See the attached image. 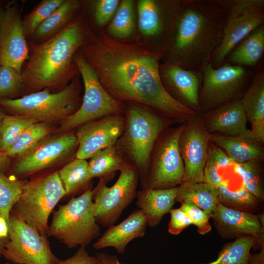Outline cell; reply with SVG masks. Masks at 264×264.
Segmentation results:
<instances>
[{
	"instance_id": "48",
	"label": "cell",
	"mask_w": 264,
	"mask_h": 264,
	"mask_svg": "<svg viewBox=\"0 0 264 264\" xmlns=\"http://www.w3.org/2000/svg\"><path fill=\"white\" fill-rule=\"evenodd\" d=\"M248 264H264V247L259 253L250 254Z\"/></svg>"
},
{
	"instance_id": "18",
	"label": "cell",
	"mask_w": 264,
	"mask_h": 264,
	"mask_svg": "<svg viewBox=\"0 0 264 264\" xmlns=\"http://www.w3.org/2000/svg\"><path fill=\"white\" fill-rule=\"evenodd\" d=\"M210 217L220 235L229 238L252 236L262 244L264 225L252 213L243 212L219 203ZM264 243V242H263Z\"/></svg>"
},
{
	"instance_id": "20",
	"label": "cell",
	"mask_w": 264,
	"mask_h": 264,
	"mask_svg": "<svg viewBox=\"0 0 264 264\" xmlns=\"http://www.w3.org/2000/svg\"><path fill=\"white\" fill-rule=\"evenodd\" d=\"M147 226L146 217L142 211L134 210L120 223L108 227L93 247L95 249L113 247L118 253L123 254L131 241L145 235Z\"/></svg>"
},
{
	"instance_id": "30",
	"label": "cell",
	"mask_w": 264,
	"mask_h": 264,
	"mask_svg": "<svg viewBox=\"0 0 264 264\" xmlns=\"http://www.w3.org/2000/svg\"><path fill=\"white\" fill-rule=\"evenodd\" d=\"M53 129L50 123L36 122L32 124L5 154L9 158L23 156L49 137Z\"/></svg>"
},
{
	"instance_id": "51",
	"label": "cell",
	"mask_w": 264,
	"mask_h": 264,
	"mask_svg": "<svg viewBox=\"0 0 264 264\" xmlns=\"http://www.w3.org/2000/svg\"><path fill=\"white\" fill-rule=\"evenodd\" d=\"M10 264L8 263H4V264Z\"/></svg>"
},
{
	"instance_id": "35",
	"label": "cell",
	"mask_w": 264,
	"mask_h": 264,
	"mask_svg": "<svg viewBox=\"0 0 264 264\" xmlns=\"http://www.w3.org/2000/svg\"><path fill=\"white\" fill-rule=\"evenodd\" d=\"M64 0H42L33 9L22 17V25L27 40H29L39 26Z\"/></svg>"
},
{
	"instance_id": "6",
	"label": "cell",
	"mask_w": 264,
	"mask_h": 264,
	"mask_svg": "<svg viewBox=\"0 0 264 264\" xmlns=\"http://www.w3.org/2000/svg\"><path fill=\"white\" fill-rule=\"evenodd\" d=\"M79 76L58 92L44 88L17 99H0V107L11 114L27 116L37 122L61 123L74 113L81 104Z\"/></svg>"
},
{
	"instance_id": "15",
	"label": "cell",
	"mask_w": 264,
	"mask_h": 264,
	"mask_svg": "<svg viewBox=\"0 0 264 264\" xmlns=\"http://www.w3.org/2000/svg\"><path fill=\"white\" fill-rule=\"evenodd\" d=\"M125 116L117 114L87 122L77 128L76 158H90L98 152L115 145L125 127Z\"/></svg>"
},
{
	"instance_id": "13",
	"label": "cell",
	"mask_w": 264,
	"mask_h": 264,
	"mask_svg": "<svg viewBox=\"0 0 264 264\" xmlns=\"http://www.w3.org/2000/svg\"><path fill=\"white\" fill-rule=\"evenodd\" d=\"M184 127L171 132L161 142L142 184L150 189H168L179 185L184 175V164L179 140Z\"/></svg>"
},
{
	"instance_id": "46",
	"label": "cell",
	"mask_w": 264,
	"mask_h": 264,
	"mask_svg": "<svg viewBox=\"0 0 264 264\" xmlns=\"http://www.w3.org/2000/svg\"><path fill=\"white\" fill-rule=\"evenodd\" d=\"M102 264H126L120 262L118 257L104 252H97L95 254Z\"/></svg>"
},
{
	"instance_id": "42",
	"label": "cell",
	"mask_w": 264,
	"mask_h": 264,
	"mask_svg": "<svg viewBox=\"0 0 264 264\" xmlns=\"http://www.w3.org/2000/svg\"><path fill=\"white\" fill-rule=\"evenodd\" d=\"M118 0H98L93 4V16L98 26H104L113 17L118 8Z\"/></svg>"
},
{
	"instance_id": "38",
	"label": "cell",
	"mask_w": 264,
	"mask_h": 264,
	"mask_svg": "<svg viewBox=\"0 0 264 264\" xmlns=\"http://www.w3.org/2000/svg\"><path fill=\"white\" fill-rule=\"evenodd\" d=\"M234 169L242 177L243 186L258 199L264 200L261 172L256 161L235 163Z\"/></svg>"
},
{
	"instance_id": "26",
	"label": "cell",
	"mask_w": 264,
	"mask_h": 264,
	"mask_svg": "<svg viewBox=\"0 0 264 264\" xmlns=\"http://www.w3.org/2000/svg\"><path fill=\"white\" fill-rule=\"evenodd\" d=\"M129 164L114 145L98 152L90 158L88 174L92 179L99 177L107 182L115 172L121 171Z\"/></svg>"
},
{
	"instance_id": "19",
	"label": "cell",
	"mask_w": 264,
	"mask_h": 264,
	"mask_svg": "<svg viewBox=\"0 0 264 264\" xmlns=\"http://www.w3.org/2000/svg\"><path fill=\"white\" fill-rule=\"evenodd\" d=\"M159 71L164 87L176 96L178 102L195 112L200 111L199 89L201 72L165 63L160 66Z\"/></svg>"
},
{
	"instance_id": "5",
	"label": "cell",
	"mask_w": 264,
	"mask_h": 264,
	"mask_svg": "<svg viewBox=\"0 0 264 264\" xmlns=\"http://www.w3.org/2000/svg\"><path fill=\"white\" fill-rule=\"evenodd\" d=\"M65 196L58 171L35 176L25 180L10 214L27 223L40 235L48 237L49 217Z\"/></svg>"
},
{
	"instance_id": "41",
	"label": "cell",
	"mask_w": 264,
	"mask_h": 264,
	"mask_svg": "<svg viewBox=\"0 0 264 264\" xmlns=\"http://www.w3.org/2000/svg\"><path fill=\"white\" fill-rule=\"evenodd\" d=\"M223 8L226 16L239 14L253 9H264V0H214Z\"/></svg>"
},
{
	"instance_id": "45",
	"label": "cell",
	"mask_w": 264,
	"mask_h": 264,
	"mask_svg": "<svg viewBox=\"0 0 264 264\" xmlns=\"http://www.w3.org/2000/svg\"><path fill=\"white\" fill-rule=\"evenodd\" d=\"M10 233V214L0 213V258L9 242Z\"/></svg>"
},
{
	"instance_id": "12",
	"label": "cell",
	"mask_w": 264,
	"mask_h": 264,
	"mask_svg": "<svg viewBox=\"0 0 264 264\" xmlns=\"http://www.w3.org/2000/svg\"><path fill=\"white\" fill-rule=\"evenodd\" d=\"M71 131L48 137L12 165L9 174L18 178L25 177L65 161L78 146L76 133Z\"/></svg>"
},
{
	"instance_id": "21",
	"label": "cell",
	"mask_w": 264,
	"mask_h": 264,
	"mask_svg": "<svg viewBox=\"0 0 264 264\" xmlns=\"http://www.w3.org/2000/svg\"><path fill=\"white\" fill-rule=\"evenodd\" d=\"M206 130L233 137L245 132L247 118L241 99L227 102L214 110L206 119Z\"/></svg>"
},
{
	"instance_id": "25",
	"label": "cell",
	"mask_w": 264,
	"mask_h": 264,
	"mask_svg": "<svg viewBox=\"0 0 264 264\" xmlns=\"http://www.w3.org/2000/svg\"><path fill=\"white\" fill-rule=\"evenodd\" d=\"M264 51L263 24L253 30L232 50L227 57V63L244 67L254 66L262 57Z\"/></svg>"
},
{
	"instance_id": "27",
	"label": "cell",
	"mask_w": 264,
	"mask_h": 264,
	"mask_svg": "<svg viewBox=\"0 0 264 264\" xmlns=\"http://www.w3.org/2000/svg\"><path fill=\"white\" fill-rule=\"evenodd\" d=\"M58 172L66 192L65 197L71 198L91 188L88 187L92 179L88 174V162L85 159L76 158Z\"/></svg>"
},
{
	"instance_id": "22",
	"label": "cell",
	"mask_w": 264,
	"mask_h": 264,
	"mask_svg": "<svg viewBox=\"0 0 264 264\" xmlns=\"http://www.w3.org/2000/svg\"><path fill=\"white\" fill-rule=\"evenodd\" d=\"M177 190L178 186L157 189L143 188L137 192L136 205L146 217L148 226H156L170 212L176 203Z\"/></svg>"
},
{
	"instance_id": "3",
	"label": "cell",
	"mask_w": 264,
	"mask_h": 264,
	"mask_svg": "<svg viewBox=\"0 0 264 264\" xmlns=\"http://www.w3.org/2000/svg\"><path fill=\"white\" fill-rule=\"evenodd\" d=\"M226 19L214 0H183L165 63L201 72L221 42Z\"/></svg>"
},
{
	"instance_id": "7",
	"label": "cell",
	"mask_w": 264,
	"mask_h": 264,
	"mask_svg": "<svg viewBox=\"0 0 264 264\" xmlns=\"http://www.w3.org/2000/svg\"><path fill=\"white\" fill-rule=\"evenodd\" d=\"M92 190L89 189L53 212L47 236L68 248L86 247L100 235L101 228L94 214Z\"/></svg>"
},
{
	"instance_id": "47",
	"label": "cell",
	"mask_w": 264,
	"mask_h": 264,
	"mask_svg": "<svg viewBox=\"0 0 264 264\" xmlns=\"http://www.w3.org/2000/svg\"><path fill=\"white\" fill-rule=\"evenodd\" d=\"M11 165L10 158L5 154L0 153V171L6 174L10 171Z\"/></svg>"
},
{
	"instance_id": "32",
	"label": "cell",
	"mask_w": 264,
	"mask_h": 264,
	"mask_svg": "<svg viewBox=\"0 0 264 264\" xmlns=\"http://www.w3.org/2000/svg\"><path fill=\"white\" fill-rule=\"evenodd\" d=\"M256 242L252 236L238 237L224 245L216 260L198 264H248L250 251Z\"/></svg>"
},
{
	"instance_id": "44",
	"label": "cell",
	"mask_w": 264,
	"mask_h": 264,
	"mask_svg": "<svg viewBox=\"0 0 264 264\" xmlns=\"http://www.w3.org/2000/svg\"><path fill=\"white\" fill-rule=\"evenodd\" d=\"M100 262L97 257L89 254L85 247H80L72 256L60 260L57 264H98Z\"/></svg>"
},
{
	"instance_id": "29",
	"label": "cell",
	"mask_w": 264,
	"mask_h": 264,
	"mask_svg": "<svg viewBox=\"0 0 264 264\" xmlns=\"http://www.w3.org/2000/svg\"><path fill=\"white\" fill-rule=\"evenodd\" d=\"M241 101L247 120L251 124L264 121V72L263 69L254 75Z\"/></svg>"
},
{
	"instance_id": "43",
	"label": "cell",
	"mask_w": 264,
	"mask_h": 264,
	"mask_svg": "<svg viewBox=\"0 0 264 264\" xmlns=\"http://www.w3.org/2000/svg\"><path fill=\"white\" fill-rule=\"evenodd\" d=\"M169 213L171 217L168 224V232L171 234L178 235L192 224L190 218L180 207L171 209Z\"/></svg>"
},
{
	"instance_id": "10",
	"label": "cell",
	"mask_w": 264,
	"mask_h": 264,
	"mask_svg": "<svg viewBox=\"0 0 264 264\" xmlns=\"http://www.w3.org/2000/svg\"><path fill=\"white\" fill-rule=\"evenodd\" d=\"M199 95L201 110H209L240 99L250 73L245 67L228 63L214 68L209 63L203 68Z\"/></svg>"
},
{
	"instance_id": "34",
	"label": "cell",
	"mask_w": 264,
	"mask_h": 264,
	"mask_svg": "<svg viewBox=\"0 0 264 264\" xmlns=\"http://www.w3.org/2000/svg\"><path fill=\"white\" fill-rule=\"evenodd\" d=\"M134 28L133 1L123 0L108 28V34L117 39L130 36Z\"/></svg>"
},
{
	"instance_id": "39",
	"label": "cell",
	"mask_w": 264,
	"mask_h": 264,
	"mask_svg": "<svg viewBox=\"0 0 264 264\" xmlns=\"http://www.w3.org/2000/svg\"><path fill=\"white\" fill-rule=\"evenodd\" d=\"M25 92L20 74L14 68L0 65V99H17Z\"/></svg>"
},
{
	"instance_id": "4",
	"label": "cell",
	"mask_w": 264,
	"mask_h": 264,
	"mask_svg": "<svg viewBox=\"0 0 264 264\" xmlns=\"http://www.w3.org/2000/svg\"><path fill=\"white\" fill-rule=\"evenodd\" d=\"M123 132L115 146L136 170L142 184L146 176L155 141L165 129L164 119L145 106L130 102Z\"/></svg>"
},
{
	"instance_id": "1",
	"label": "cell",
	"mask_w": 264,
	"mask_h": 264,
	"mask_svg": "<svg viewBox=\"0 0 264 264\" xmlns=\"http://www.w3.org/2000/svg\"><path fill=\"white\" fill-rule=\"evenodd\" d=\"M78 51L115 98L149 106L171 117L196 114L164 87L159 71L164 53L138 44L119 42L105 33L93 34Z\"/></svg>"
},
{
	"instance_id": "24",
	"label": "cell",
	"mask_w": 264,
	"mask_h": 264,
	"mask_svg": "<svg viewBox=\"0 0 264 264\" xmlns=\"http://www.w3.org/2000/svg\"><path fill=\"white\" fill-rule=\"evenodd\" d=\"M81 2L77 0H64L37 28L27 40L35 44L42 43L63 30L81 10Z\"/></svg>"
},
{
	"instance_id": "16",
	"label": "cell",
	"mask_w": 264,
	"mask_h": 264,
	"mask_svg": "<svg viewBox=\"0 0 264 264\" xmlns=\"http://www.w3.org/2000/svg\"><path fill=\"white\" fill-rule=\"evenodd\" d=\"M209 140L210 136L206 130L199 124L184 127L179 140L184 168L180 184L191 185L203 182Z\"/></svg>"
},
{
	"instance_id": "40",
	"label": "cell",
	"mask_w": 264,
	"mask_h": 264,
	"mask_svg": "<svg viewBox=\"0 0 264 264\" xmlns=\"http://www.w3.org/2000/svg\"><path fill=\"white\" fill-rule=\"evenodd\" d=\"M181 203L180 207L190 218L192 224L197 227L200 234L205 235L211 230L209 222L210 215L189 201L184 200Z\"/></svg>"
},
{
	"instance_id": "49",
	"label": "cell",
	"mask_w": 264,
	"mask_h": 264,
	"mask_svg": "<svg viewBox=\"0 0 264 264\" xmlns=\"http://www.w3.org/2000/svg\"><path fill=\"white\" fill-rule=\"evenodd\" d=\"M5 111L0 107V130L2 122L3 121V119L6 115Z\"/></svg>"
},
{
	"instance_id": "23",
	"label": "cell",
	"mask_w": 264,
	"mask_h": 264,
	"mask_svg": "<svg viewBox=\"0 0 264 264\" xmlns=\"http://www.w3.org/2000/svg\"><path fill=\"white\" fill-rule=\"evenodd\" d=\"M210 140L222 148L227 156L235 163L256 161L263 156L261 143L248 129L236 136H210Z\"/></svg>"
},
{
	"instance_id": "2",
	"label": "cell",
	"mask_w": 264,
	"mask_h": 264,
	"mask_svg": "<svg viewBox=\"0 0 264 264\" xmlns=\"http://www.w3.org/2000/svg\"><path fill=\"white\" fill-rule=\"evenodd\" d=\"M93 33L81 9L60 32L39 44L27 41L29 57L21 71L25 94L48 89L58 92L79 75L74 57Z\"/></svg>"
},
{
	"instance_id": "28",
	"label": "cell",
	"mask_w": 264,
	"mask_h": 264,
	"mask_svg": "<svg viewBox=\"0 0 264 264\" xmlns=\"http://www.w3.org/2000/svg\"><path fill=\"white\" fill-rule=\"evenodd\" d=\"M188 200L211 215L219 203V192L216 187L203 182L191 185L180 184L175 202Z\"/></svg>"
},
{
	"instance_id": "31",
	"label": "cell",
	"mask_w": 264,
	"mask_h": 264,
	"mask_svg": "<svg viewBox=\"0 0 264 264\" xmlns=\"http://www.w3.org/2000/svg\"><path fill=\"white\" fill-rule=\"evenodd\" d=\"M228 180L216 187L219 192V203L234 209L252 213L258 208V199L243 186L236 191L228 188Z\"/></svg>"
},
{
	"instance_id": "52",
	"label": "cell",
	"mask_w": 264,
	"mask_h": 264,
	"mask_svg": "<svg viewBox=\"0 0 264 264\" xmlns=\"http://www.w3.org/2000/svg\"><path fill=\"white\" fill-rule=\"evenodd\" d=\"M98 264H102L101 262Z\"/></svg>"
},
{
	"instance_id": "37",
	"label": "cell",
	"mask_w": 264,
	"mask_h": 264,
	"mask_svg": "<svg viewBox=\"0 0 264 264\" xmlns=\"http://www.w3.org/2000/svg\"><path fill=\"white\" fill-rule=\"evenodd\" d=\"M26 180L8 176L0 171V213L10 214Z\"/></svg>"
},
{
	"instance_id": "9",
	"label": "cell",
	"mask_w": 264,
	"mask_h": 264,
	"mask_svg": "<svg viewBox=\"0 0 264 264\" xmlns=\"http://www.w3.org/2000/svg\"><path fill=\"white\" fill-rule=\"evenodd\" d=\"M139 176L130 164L120 171L115 183L111 187L100 180L92 190L94 214L97 223L109 227L119 219L124 210L136 198Z\"/></svg>"
},
{
	"instance_id": "33",
	"label": "cell",
	"mask_w": 264,
	"mask_h": 264,
	"mask_svg": "<svg viewBox=\"0 0 264 264\" xmlns=\"http://www.w3.org/2000/svg\"><path fill=\"white\" fill-rule=\"evenodd\" d=\"M36 122L27 116L6 114L0 130V153L5 154L25 130Z\"/></svg>"
},
{
	"instance_id": "36",
	"label": "cell",
	"mask_w": 264,
	"mask_h": 264,
	"mask_svg": "<svg viewBox=\"0 0 264 264\" xmlns=\"http://www.w3.org/2000/svg\"><path fill=\"white\" fill-rule=\"evenodd\" d=\"M233 162L220 149L215 147L208 148L203 182L216 187L218 186L224 180L219 173V171L227 167Z\"/></svg>"
},
{
	"instance_id": "8",
	"label": "cell",
	"mask_w": 264,
	"mask_h": 264,
	"mask_svg": "<svg viewBox=\"0 0 264 264\" xmlns=\"http://www.w3.org/2000/svg\"><path fill=\"white\" fill-rule=\"evenodd\" d=\"M74 61L83 80L84 94L78 110L60 123L57 130L59 133L71 131L87 122L106 116L123 114L126 110L124 103L105 89L95 70L79 51L74 57Z\"/></svg>"
},
{
	"instance_id": "17",
	"label": "cell",
	"mask_w": 264,
	"mask_h": 264,
	"mask_svg": "<svg viewBox=\"0 0 264 264\" xmlns=\"http://www.w3.org/2000/svg\"><path fill=\"white\" fill-rule=\"evenodd\" d=\"M221 42L213 52L210 63L221 66L232 50L253 30L264 24V9H253L226 16Z\"/></svg>"
},
{
	"instance_id": "50",
	"label": "cell",
	"mask_w": 264,
	"mask_h": 264,
	"mask_svg": "<svg viewBox=\"0 0 264 264\" xmlns=\"http://www.w3.org/2000/svg\"><path fill=\"white\" fill-rule=\"evenodd\" d=\"M8 0H0V7L5 4Z\"/></svg>"
},
{
	"instance_id": "11",
	"label": "cell",
	"mask_w": 264,
	"mask_h": 264,
	"mask_svg": "<svg viewBox=\"0 0 264 264\" xmlns=\"http://www.w3.org/2000/svg\"><path fill=\"white\" fill-rule=\"evenodd\" d=\"M10 240L3 253L14 264H57L60 261L52 252L48 237L10 214Z\"/></svg>"
},
{
	"instance_id": "14",
	"label": "cell",
	"mask_w": 264,
	"mask_h": 264,
	"mask_svg": "<svg viewBox=\"0 0 264 264\" xmlns=\"http://www.w3.org/2000/svg\"><path fill=\"white\" fill-rule=\"evenodd\" d=\"M22 11L14 0L0 7V65L11 66L20 74L29 57Z\"/></svg>"
}]
</instances>
